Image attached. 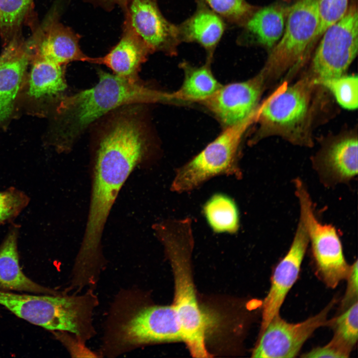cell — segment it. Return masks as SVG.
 <instances>
[{
  "label": "cell",
  "mask_w": 358,
  "mask_h": 358,
  "mask_svg": "<svg viewBox=\"0 0 358 358\" xmlns=\"http://www.w3.org/2000/svg\"><path fill=\"white\" fill-rule=\"evenodd\" d=\"M148 147L143 133L126 123L110 126L102 136L95 157L88 220L77 255L81 261L93 263L101 258V237L109 212Z\"/></svg>",
  "instance_id": "1"
},
{
  "label": "cell",
  "mask_w": 358,
  "mask_h": 358,
  "mask_svg": "<svg viewBox=\"0 0 358 358\" xmlns=\"http://www.w3.org/2000/svg\"><path fill=\"white\" fill-rule=\"evenodd\" d=\"M93 87L62 99L57 112L55 145L66 151L95 121L118 107L139 103L169 102L168 92L132 82L102 70Z\"/></svg>",
  "instance_id": "2"
},
{
  "label": "cell",
  "mask_w": 358,
  "mask_h": 358,
  "mask_svg": "<svg viewBox=\"0 0 358 358\" xmlns=\"http://www.w3.org/2000/svg\"><path fill=\"white\" fill-rule=\"evenodd\" d=\"M191 218L168 219L153 228L173 269L175 293L173 304L180 325L182 341L195 358L210 357L206 348L208 320L198 304L190 269L194 245Z\"/></svg>",
  "instance_id": "3"
},
{
  "label": "cell",
  "mask_w": 358,
  "mask_h": 358,
  "mask_svg": "<svg viewBox=\"0 0 358 358\" xmlns=\"http://www.w3.org/2000/svg\"><path fill=\"white\" fill-rule=\"evenodd\" d=\"M97 302L91 290L82 295L0 291V305L17 317L51 331L73 334L83 343L93 334Z\"/></svg>",
  "instance_id": "4"
},
{
  "label": "cell",
  "mask_w": 358,
  "mask_h": 358,
  "mask_svg": "<svg viewBox=\"0 0 358 358\" xmlns=\"http://www.w3.org/2000/svg\"><path fill=\"white\" fill-rule=\"evenodd\" d=\"M253 117L223 131L199 153L177 168L171 190L178 193L190 192L211 179L220 176L241 179L239 161L245 131Z\"/></svg>",
  "instance_id": "5"
},
{
  "label": "cell",
  "mask_w": 358,
  "mask_h": 358,
  "mask_svg": "<svg viewBox=\"0 0 358 358\" xmlns=\"http://www.w3.org/2000/svg\"><path fill=\"white\" fill-rule=\"evenodd\" d=\"M114 321L110 343L119 353L156 343L182 341L178 316L171 305H129Z\"/></svg>",
  "instance_id": "6"
},
{
  "label": "cell",
  "mask_w": 358,
  "mask_h": 358,
  "mask_svg": "<svg viewBox=\"0 0 358 358\" xmlns=\"http://www.w3.org/2000/svg\"><path fill=\"white\" fill-rule=\"evenodd\" d=\"M295 183L300 205V220L304 224L311 244L317 275L327 286L335 288L347 278L351 265L345 260L335 228L317 220L306 188L299 180H296Z\"/></svg>",
  "instance_id": "7"
},
{
  "label": "cell",
  "mask_w": 358,
  "mask_h": 358,
  "mask_svg": "<svg viewBox=\"0 0 358 358\" xmlns=\"http://www.w3.org/2000/svg\"><path fill=\"white\" fill-rule=\"evenodd\" d=\"M318 0H298L289 8L282 35L261 73H281L293 66L312 44L317 28Z\"/></svg>",
  "instance_id": "8"
},
{
  "label": "cell",
  "mask_w": 358,
  "mask_h": 358,
  "mask_svg": "<svg viewBox=\"0 0 358 358\" xmlns=\"http://www.w3.org/2000/svg\"><path fill=\"white\" fill-rule=\"evenodd\" d=\"M315 52L312 71L316 82L344 75L356 57L358 49V15L353 6L323 34Z\"/></svg>",
  "instance_id": "9"
},
{
  "label": "cell",
  "mask_w": 358,
  "mask_h": 358,
  "mask_svg": "<svg viewBox=\"0 0 358 358\" xmlns=\"http://www.w3.org/2000/svg\"><path fill=\"white\" fill-rule=\"evenodd\" d=\"M335 302L334 299L318 314L296 323H289L279 314L274 316L260 338L252 353L255 358L295 357L315 330L327 326V317Z\"/></svg>",
  "instance_id": "10"
},
{
  "label": "cell",
  "mask_w": 358,
  "mask_h": 358,
  "mask_svg": "<svg viewBox=\"0 0 358 358\" xmlns=\"http://www.w3.org/2000/svg\"><path fill=\"white\" fill-rule=\"evenodd\" d=\"M265 76L261 73L247 81L222 85L202 104L223 128L241 123L254 116Z\"/></svg>",
  "instance_id": "11"
},
{
  "label": "cell",
  "mask_w": 358,
  "mask_h": 358,
  "mask_svg": "<svg viewBox=\"0 0 358 358\" xmlns=\"http://www.w3.org/2000/svg\"><path fill=\"white\" fill-rule=\"evenodd\" d=\"M309 239L303 222L300 220L291 245L275 268L270 288L263 302L262 333L280 309L288 292L297 280Z\"/></svg>",
  "instance_id": "12"
},
{
  "label": "cell",
  "mask_w": 358,
  "mask_h": 358,
  "mask_svg": "<svg viewBox=\"0 0 358 358\" xmlns=\"http://www.w3.org/2000/svg\"><path fill=\"white\" fill-rule=\"evenodd\" d=\"M131 25L153 52L175 56L180 44L177 24L163 15L158 0H131L126 12Z\"/></svg>",
  "instance_id": "13"
},
{
  "label": "cell",
  "mask_w": 358,
  "mask_h": 358,
  "mask_svg": "<svg viewBox=\"0 0 358 358\" xmlns=\"http://www.w3.org/2000/svg\"><path fill=\"white\" fill-rule=\"evenodd\" d=\"M35 40L14 38L0 55V125L10 117L27 67L34 56Z\"/></svg>",
  "instance_id": "14"
},
{
  "label": "cell",
  "mask_w": 358,
  "mask_h": 358,
  "mask_svg": "<svg viewBox=\"0 0 358 358\" xmlns=\"http://www.w3.org/2000/svg\"><path fill=\"white\" fill-rule=\"evenodd\" d=\"M307 85L302 81L288 87L266 103L259 117L262 126L278 131H292L299 126L308 112Z\"/></svg>",
  "instance_id": "15"
},
{
  "label": "cell",
  "mask_w": 358,
  "mask_h": 358,
  "mask_svg": "<svg viewBox=\"0 0 358 358\" xmlns=\"http://www.w3.org/2000/svg\"><path fill=\"white\" fill-rule=\"evenodd\" d=\"M124 16L119 41L105 56L92 58L91 63L104 65L113 74L132 82H138L141 66L153 52L134 29L128 15L124 14Z\"/></svg>",
  "instance_id": "16"
},
{
  "label": "cell",
  "mask_w": 358,
  "mask_h": 358,
  "mask_svg": "<svg viewBox=\"0 0 358 358\" xmlns=\"http://www.w3.org/2000/svg\"><path fill=\"white\" fill-rule=\"evenodd\" d=\"M196 7L190 17L177 24L180 44L196 43L205 50L206 58L213 60L215 49L226 28V22L203 0H195Z\"/></svg>",
  "instance_id": "17"
},
{
  "label": "cell",
  "mask_w": 358,
  "mask_h": 358,
  "mask_svg": "<svg viewBox=\"0 0 358 358\" xmlns=\"http://www.w3.org/2000/svg\"><path fill=\"white\" fill-rule=\"evenodd\" d=\"M18 228H11L0 245V291L54 294L59 291L40 285L27 277L20 266Z\"/></svg>",
  "instance_id": "18"
},
{
  "label": "cell",
  "mask_w": 358,
  "mask_h": 358,
  "mask_svg": "<svg viewBox=\"0 0 358 358\" xmlns=\"http://www.w3.org/2000/svg\"><path fill=\"white\" fill-rule=\"evenodd\" d=\"M80 37L71 28L53 21L37 43L36 55L62 66L73 61L91 63L92 58L80 48Z\"/></svg>",
  "instance_id": "19"
},
{
  "label": "cell",
  "mask_w": 358,
  "mask_h": 358,
  "mask_svg": "<svg viewBox=\"0 0 358 358\" xmlns=\"http://www.w3.org/2000/svg\"><path fill=\"white\" fill-rule=\"evenodd\" d=\"M285 24L281 9L272 5L256 9L242 26L243 30L237 38V43H256L272 48L281 37Z\"/></svg>",
  "instance_id": "20"
},
{
  "label": "cell",
  "mask_w": 358,
  "mask_h": 358,
  "mask_svg": "<svg viewBox=\"0 0 358 358\" xmlns=\"http://www.w3.org/2000/svg\"><path fill=\"white\" fill-rule=\"evenodd\" d=\"M212 59L206 58L200 66H195L187 61L179 64L183 73L180 88L169 92L171 101L200 103L212 95L222 86L211 70Z\"/></svg>",
  "instance_id": "21"
},
{
  "label": "cell",
  "mask_w": 358,
  "mask_h": 358,
  "mask_svg": "<svg viewBox=\"0 0 358 358\" xmlns=\"http://www.w3.org/2000/svg\"><path fill=\"white\" fill-rule=\"evenodd\" d=\"M319 172L334 182L345 181L358 174V139L349 137L331 145L322 157Z\"/></svg>",
  "instance_id": "22"
},
{
  "label": "cell",
  "mask_w": 358,
  "mask_h": 358,
  "mask_svg": "<svg viewBox=\"0 0 358 358\" xmlns=\"http://www.w3.org/2000/svg\"><path fill=\"white\" fill-rule=\"evenodd\" d=\"M66 87L64 66L35 55L29 78V95L35 98L50 97Z\"/></svg>",
  "instance_id": "23"
},
{
  "label": "cell",
  "mask_w": 358,
  "mask_h": 358,
  "mask_svg": "<svg viewBox=\"0 0 358 358\" xmlns=\"http://www.w3.org/2000/svg\"><path fill=\"white\" fill-rule=\"evenodd\" d=\"M202 213L215 233L235 234L240 227V214L235 200L229 195L216 193L202 206Z\"/></svg>",
  "instance_id": "24"
},
{
  "label": "cell",
  "mask_w": 358,
  "mask_h": 358,
  "mask_svg": "<svg viewBox=\"0 0 358 358\" xmlns=\"http://www.w3.org/2000/svg\"><path fill=\"white\" fill-rule=\"evenodd\" d=\"M327 326L334 332L329 342L350 356L358 341V301L342 311L339 316L329 320Z\"/></svg>",
  "instance_id": "25"
},
{
  "label": "cell",
  "mask_w": 358,
  "mask_h": 358,
  "mask_svg": "<svg viewBox=\"0 0 358 358\" xmlns=\"http://www.w3.org/2000/svg\"><path fill=\"white\" fill-rule=\"evenodd\" d=\"M226 22L242 27L257 9L246 0H203Z\"/></svg>",
  "instance_id": "26"
},
{
  "label": "cell",
  "mask_w": 358,
  "mask_h": 358,
  "mask_svg": "<svg viewBox=\"0 0 358 358\" xmlns=\"http://www.w3.org/2000/svg\"><path fill=\"white\" fill-rule=\"evenodd\" d=\"M33 0H0V32L5 40L21 24Z\"/></svg>",
  "instance_id": "27"
},
{
  "label": "cell",
  "mask_w": 358,
  "mask_h": 358,
  "mask_svg": "<svg viewBox=\"0 0 358 358\" xmlns=\"http://www.w3.org/2000/svg\"><path fill=\"white\" fill-rule=\"evenodd\" d=\"M338 103L343 108L354 110L358 105V79L357 76L342 75L322 82Z\"/></svg>",
  "instance_id": "28"
},
{
  "label": "cell",
  "mask_w": 358,
  "mask_h": 358,
  "mask_svg": "<svg viewBox=\"0 0 358 358\" xmlns=\"http://www.w3.org/2000/svg\"><path fill=\"white\" fill-rule=\"evenodd\" d=\"M348 7V0H318V23L312 44L345 15Z\"/></svg>",
  "instance_id": "29"
},
{
  "label": "cell",
  "mask_w": 358,
  "mask_h": 358,
  "mask_svg": "<svg viewBox=\"0 0 358 358\" xmlns=\"http://www.w3.org/2000/svg\"><path fill=\"white\" fill-rule=\"evenodd\" d=\"M29 202L28 196L24 192L15 188L0 191V224L15 219Z\"/></svg>",
  "instance_id": "30"
},
{
  "label": "cell",
  "mask_w": 358,
  "mask_h": 358,
  "mask_svg": "<svg viewBox=\"0 0 358 358\" xmlns=\"http://www.w3.org/2000/svg\"><path fill=\"white\" fill-rule=\"evenodd\" d=\"M358 260H356L351 265L350 272L346 279L347 281V287L341 304V309L342 311L347 308L354 303L358 301Z\"/></svg>",
  "instance_id": "31"
},
{
  "label": "cell",
  "mask_w": 358,
  "mask_h": 358,
  "mask_svg": "<svg viewBox=\"0 0 358 358\" xmlns=\"http://www.w3.org/2000/svg\"><path fill=\"white\" fill-rule=\"evenodd\" d=\"M305 358H346L349 357L344 351L329 342L322 347H317L301 356Z\"/></svg>",
  "instance_id": "32"
},
{
  "label": "cell",
  "mask_w": 358,
  "mask_h": 358,
  "mask_svg": "<svg viewBox=\"0 0 358 358\" xmlns=\"http://www.w3.org/2000/svg\"><path fill=\"white\" fill-rule=\"evenodd\" d=\"M95 6H99L106 11L111 10L115 6H118L125 13L128 10L131 0H83Z\"/></svg>",
  "instance_id": "33"
}]
</instances>
